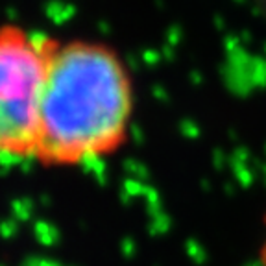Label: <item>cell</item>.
I'll list each match as a JSON object with an SVG mask.
<instances>
[{
  "instance_id": "obj_2",
  "label": "cell",
  "mask_w": 266,
  "mask_h": 266,
  "mask_svg": "<svg viewBox=\"0 0 266 266\" xmlns=\"http://www.w3.org/2000/svg\"><path fill=\"white\" fill-rule=\"evenodd\" d=\"M56 39L0 26V163L34 159L39 106Z\"/></svg>"
},
{
  "instance_id": "obj_3",
  "label": "cell",
  "mask_w": 266,
  "mask_h": 266,
  "mask_svg": "<svg viewBox=\"0 0 266 266\" xmlns=\"http://www.w3.org/2000/svg\"><path fill=\"white\" fill-rule=\"evenodd\" d=\"M259 264L266 266V214L264 220H262V240H260L259 246Z\"/></svg>"
},
{
  "instance_id": "obj_1",
  "label": "cell",
  "mask_w": 266,
  "mask_h": 266,
  "mask_svg": "<svg viewBox=\"0 0 266 266\" xmlns=\"http://www.w3.org/2000/svg\"><path fill=\"white\" fill-rule=\"evenodd\" d=\"M133 116V84L116 50L56 41L39 106L34 161L78 166L120 150Z\"/></svg>"
}]
</instances>
